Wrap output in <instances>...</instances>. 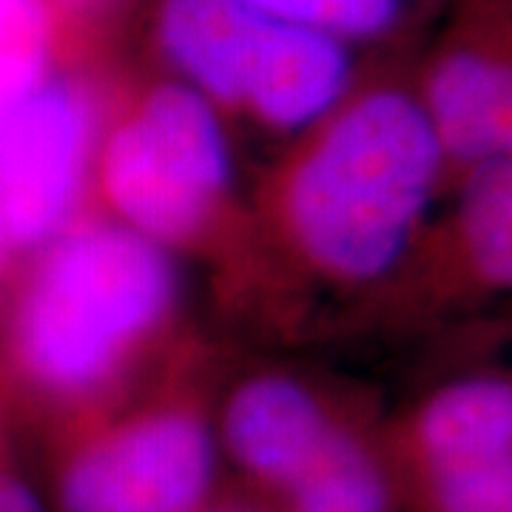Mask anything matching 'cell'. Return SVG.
Listing matches in <instances>:
<instances>
[{
	"instance_id": "cell-1",
	"label": "cell",
	"mask_w": 512,
	"mask_h": 512,
	"mask_svg": "<svg viewBox=\"0 0 512 512\" xmlns=\"http://www.w3.org/2000/svg\"><path fill=\"white\" fill-rule=\"evenodd\" d=\"M441 160L421 103L387 89L350 100L299 148L279 185L296 254L330 282L384 276L419 231Z\"/></svg>"
},
{
	"instance_id": "cell-2",
	"label": "cell",
	"mask_w": 512,
	"mask_h": 512,
	"mask_svg": "<svg viewBox=\"0 0 512 512\" xmlns=\"http://www.w3.org/2000/svg\"><path fill=\"white\" fill-rule=\"evenodd\" d=\"M177 296V268L163 245L120 222L66 228L20 291L18 367L55 396L94 393L163 330Z\"/></svg>"
},
{
	"instance_id": "cell-3",
	"label": "cell",
	"mask_w": 512,
	"mask_h": 512,
	"mask_svg": "<svg viewBox=\"0 0 512 512\" xmlns=\"http://www.w3.org/2000/svg\"><path fill=\"white\" fill-rule=\"evenodd\" d=\"M97 168L120 225L163 248L200 237L231 188L214 106L183 83L137 94L103 137Z\"/></svg>"
},
{
	"instance_id": "cell-4",
	"label": "cell",
	"mask_w": 512,
	"mask_h": 512,
	"mask_svg": "<svg viewBox=\"0 0 512 512\" xmlns=\"http://www.w3.org/2000/svg\"><path fill=\"white\" fill-rule=\"evenodd\" d=\"M217 441L200 413L168 404L74 441L52 484L55 512H208Z\"/></svg>"
},
{
	"instance_id": "cell-5",
	"label": "cell",
	"mask_w": 512,
	"mask_h": 512,
	"mask_svg": "<svg viewBox=\"0 0 512 512\" xmlns=\"http://www.w3.org/2000/svg\"><path fill=\"white\" fill-rule=\"evenodd\" d=\"M100 140L94 92L49 77L0 117V237L9 251L40 248L72 220Z\"/></svg>"
},
{
	"instance_id": "cell-6",
	"label": "cell",
	"mask_w": 512,
	"mask_h": 512,
	"mask_svg": "<svg viewBox=\"0 0 512 512\" xmlns=\"http://www.w3.org/2000/svg\"><path fill=\"white\" fill-rule=\"evenodd\" d=\"M419 512H512V390L473 376L433 393L407 439Z\"/></svg>"
},
{
	"instance_id": "cell-7",
	"label": "cell",
	"mask_w": 512,
	"mask_h": 512,
	"mask_svg": "<svg viewBox=\"0 0 512 512\" xmlns=\"http://www.w3.org/2000/svg\"><path fill=\"white\" fill-rule=\"evenodd\" d=\"M348 433L311 387L291 376L239 384L222 413V444L239 470L276 504L302 484Z\"/></svg>"
},
{
	"instance_id": "cell-8",
	"label": "cell",
	"mask_w": 512,
	"mask_h": 512,
	"mask_svg": "<svg viewBox=\"0 0 512 512\" xmlns=\"http://www.w3.org/2000/svg\"><path fill=\"white\" fill-rule=\"evenodd\" d=\"M348 72L339 37L271 18L239 109L254 111L268 126H305L333 109L348 86Z\"/></svg>"
},
{
	"instance_id": "cell-9",
	"label": "cell",
	"mask_w": 512,
	"mask_h": 512,
	"mask_svg": "<svg viewBox=\"0 0 512 512\" xmlns=\"http://www.w3.org/2000/svg\"><path fill=\"white\" fill-rule=\"evenodd\" d=\"M268 20L251 0H165L160 43L194 92L239 109Z\"/></svg>"
},
{
	"instance_id": "cell-10",
	"label": "cell",
	"mask_w": 512,
	"mask_h": 512,
	"mask_svg": "<svg viewBox=\"0 0 512 512\" xmlns=\"http://www.w3.org/2000/svg\"><path fill=\"white\" fill-rule=\"evenodd\" d=\"M441 157L476 165L510 154V69L498 57L458 49L441 57L421 106Z\"/></svg>"
},
{
	"instance_id": "cell-11",
	"label": "cell",
	"mask_w": 512,
	"mask_h": 512,
	"mask_svg": "<svg viewBox=\"0 0 512 512\" xmlns=\"http://www.w3.org/2000/svg\"><path fill=\"white\" fill-rule=\"evenodd\" d=\"M396 481L356 433L339 441L311 476L279 501V512H393Z\"/></svg>"
},
{
	"instance_id": "cell-12",
	"label": "cell",
	"mask_w": 512,
	"mask_h": 512,
	"mask_svg": "<svg viewBox=\"0 0 512 512\" xmlns=\"http://www.w3.org/2000/svg\"><path fill=\"white\" fill-rule=\"evenodd\" d=\"M461 239L476 276L501 288L512 276V165L510 154L470 168L461 200Z\"/></svg>"
},
{
	"instance_id": "cell-13",
	"label": "cell",
	"mask_w": 512,
	"mask_h": 512,
	"mask_svg": "<svg viewBox=\"0 0 512 512\" xmlns=\"http://www.w3.org/2000/svg\"><path fill=\"white\" fill-rule=\"evenodd\" d=\"M57 20L46 0H0V117L52 74Z\"/></svg>"
},
{
	"instance_id": "cell-14",
	"label": "cell",
	"mask_w": 512,
	"mask_h": 512,
	"mask_svg": "<svg viewBox=\"0 0 512 512\" xmlns=\"http://www.w3.org/2000/svg\"><path fill=\"white\" fill-rule=\"evenodd\" d=\"M256 9L285 23L333 37H373L390 29L402 0H251Z\"/></svg>"
},
{
	"instance_id": "cell-15",
	"label": "cell",
	"mask_w": 512,
	"mask_h": 512,
	"mask_svg": "<svg viewBox=\"0 0 512 512\" xmlns=\"http://www.w3.org/2000/svg\"><path fill=\"white\" fill-rule=\"evenodd\" d=\"M0 512H49L35 487L6 461H0Z\"/></svg>"
},
{
	"instance_id": "cell-16",
	"label": "cell",
	"mask_w": 512,
	"mask_h": 512,
	"mask_svg": "<svg viewBox=\"0 0 512 512\" xmlns=\"http://www.w3.org/2000/svg\"><path fill=\"white\" fill-rule=\"evenodd\" d=\"M52 15L57 20V29L63 23H86L92 20L94 15H100L111 0H46Z\"/></svg>"
},
{
	"instance_id": "cell-17",
	"label": "cell",
	"mask_w": 512,
	"mask_h": 512,
	"mask_svg": "<svg viewBox=\"0 0 512 512\" xmlns=\"http://www.w3.org/2000/svg\"><path fill=\"white\" fill-rule=\"evenodd\" d=\"M6 254H9V248H6V242H3V237H0V268H3V259H6Z\"/></svg>"
},
{
	"instance_id": "cell-18",
	"label": "cell",
	"mask_w": 512,
	"mask_h": 512,
	"mask_svg": "<svg viewBox=\"0 0 512 512\" xmlns=\"http://www.w3.org/2000/svg\"><path fill=\"white\" fill-rule=\"evenodd\" d=\"M231 512H239V510H231Z\"/></svg>"
}]
</instances>
